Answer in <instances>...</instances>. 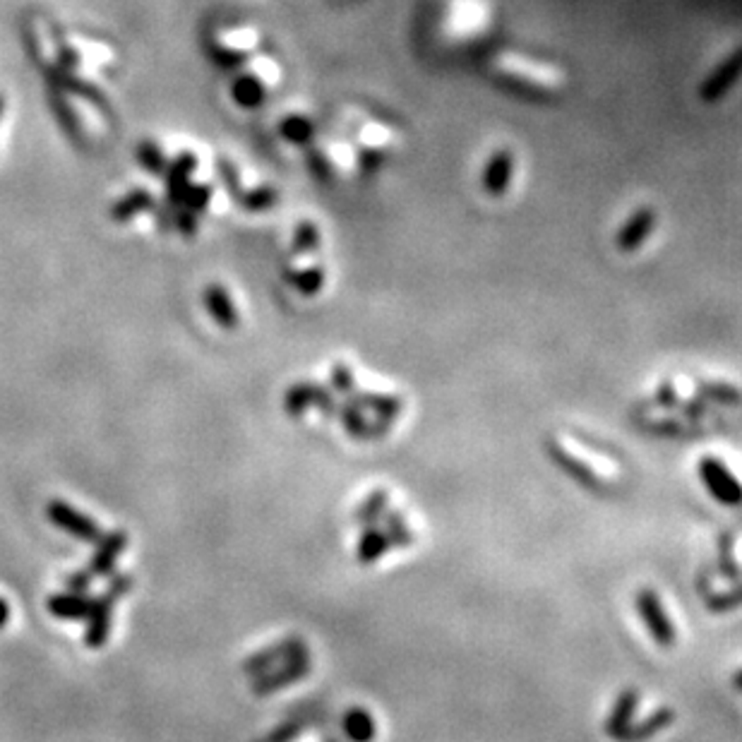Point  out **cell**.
I'll return each instance as SVG.
<instances>
[{"mask_svg": "<svg viewBox=\"0 0 742 742\" xmlns=\"http://www.w3.org/2000/svg\"><path fill=\"white\" fill-rule=\"evenodd\" d=\"M493 68L502 78L528 87L534 92H557L567 82L560 68H553V65L534 60V58L519 56V53H498L493 58Z\"/></svg>", "mask_w": 742, "mask_h": 742, "instance_id": "6da1fadb", "label": "cell"}, {"mask_svg": "<svg viewBox=\"0 0 742 742\" xmlns=\"http://www.w3.org/2000/svg\"><path fill=\"white\" fill-rule=\"evenodd\" d=\"M133 577L130 574H123V572H115L108 577L106 589L94 596L92 610L87 615V627H85V644L87 649H101L104 644L108 642V635H111V618H114L115 603L128 596L130 589H133Z\"/></svg>", "mask_w": 742, "mask_h": 742, "instance_id": "7a4b0ae2", "label": "cell"}, {"mask_svg": "<svg viewBox=\"0 0 742 742\" xmlns=\"http://www.w3.org/2000/svg\"><path fill=\"white\" fill-rule=\"evenodd\" d=\"M637 613L642 618L644 627L649 632V637L654 642L661 646V649H671L678 642V632H675V625L665 613L664 603L658 599V593L654 589H642L637 593Z\"/></svg>", "mask_w": 742, "mask_h": 742, "instance_id": "3957f363", "label": "cell"}, {"mask_svg": "<svg viewBox=\"0 0 742 742\" xmlns=\"http://www.w3.org/2000/svg\"><path fill=\"white\" fill-rule=\"evenodd\" d=\"M46 519L56 528H60L63 534L70 536V538H75L79 543H89V545H94L101 538V534H104L92 517L79 512L78 507H72L65 499H50L49 505H46Z\"/></svg>", "mask_w": 742, "mask_h": 742, "instance_id": "277c9868", "label": "cell"}, {"mask_svg": "<svg viewBox=\"0 0 742 742\" xmlns=\"http://www.w3.org/2000/svg\"><path fill=\"white\" fill-rule=\"evenodd\" d=\"M700 479L709 495L726 507L742 505V483L733 476L728 466L723 464L721 459L716 457H701L697 464Z\"/></svg>", "mask_w": 742, "mask_h": 742, "instance_id": "5b68a950", "label": "cell"}, {"mask_svg": "<svg viewBox=\"0 0 742 742\" xmlns=\"http://www.w3.org/2000/svg\"><path fill=\"white\" fill-rule=\"evenodd\" d=\"M310 671H313V658H310V651H306V654L289 658L286 664L277 665V668H271V671L262 673V675H257L252 680L250 690H252L255 697H271V694L281 692L286 687L306 680L310 675Z\"/></svg>", "mask_w": 742, "mask_h": 742, "instance_id": "8992f818", "label": "cell"}, {"mask_svg": "<svg viewBox=\"0 0 742 742\" xmlns=\"http://www.w3.org/2000/svg\"><path fill=\"white\" fill-rule=\"evenodd\" d=\"M128 548V531L125 528H111L104 531L101 538L94 543L92 555L87 563V570L92 572L96 579H108L118 570V560Z\"/></svg>", "mask_w": 742, "mask_h": 742, "instance_id": "52a82bcc", "label": "cell"}, {"mask_svg": "<svg viewBox=\"0 0 742 742\" xmlns=\"http://www.w3.org/2000/svg\"><path fill=\"white\" fill-rule=\"evenodd\" d=\"M306 651L307 644L303 642L300 637H284V639H279V642L270 644V646H264L262 651H257V654L245 658L243 665H241V671H243L245 675H250V678H257V675H262V673L271 671V668H277V665L286 664L289 658L300 656V654H306Z\"/></svg>", "mask_w": 742, "mask_h": 742, "instance_id": "ba28073f", "label": "cell"}, {"mask_svg": "<svg viewBox=\"0 0 742 742\" xmlns=\"http://www.w3.org/2000/svg\"><path fill=\"white\" fill-rule=\"evenodd\" d=\"M545 452H548L550 462L560 466L574 483H579V486L586 488V490H591V493H603V490H606V481L600 479V473L596 472L591 464H586L584 459H579L577 454H572V452L564 450L560 443L548 440V443H545Z\"/></svg>", "mask_w": 742, "mask_h": 742, "instance_id": "9c48e42d", "label": "cell"}, {"mask_svg": "<svg viewBox=\"0 0 742 742\" xmlns=\"http://www.w3.org/2000/svg\"><path fill=\"white\" fill-rule=\"evenodd\" d=\"M514 169H517V159L509 147H499L490 154L486 161L483 176H481V186L490 197H502L507 195L509 186H512Z\"/></svg>", "mask_w": 742, "mask_h": 742, "instance_id": "30bf717a", "label": "cell"}, {"mask_svg": "<svg viewBox=\"0 0 742 742\" xmlns=\"http://www.w3.org/2000/svg\"><path fill=\"white\" fill-rule=\"evenodd\" d=\"M656 209L642 207L632 212L620 226V231H618V236H615L618 250L620 252H637L644 245V241L656 231Z\"/></svg>", "mask_w": 742, "mask_h": 742, "instance_id": "8fae6325", "label": "cell"}, {"mask_svg": "<svg viewBox=\"0 0 742 742\" xmlns=\"http://www.w3.org/2000/svg\"><path fill=\"white\" fill-rule=\"evenodd\" d=\"M742 78V46L730 53L700 87V96L707 104H714L730 92V87Z\"/></svg>", "mask_w": 742, "mask_h": 742, "instance_id": "7c38bea8", "label": "cell"}, {"mask_svg": "<svg viewBox=\"0 0 742 742\" xmlns=\"http://www.w3.org/2000/svg\"><path fill=\"white\" fill-rule=\"evenodd\" d=\"M195 171H197V157L190 154V151H183L180 157L173 159L171 166L166 169V207L179 212Z\"/></svg>", "mask_w": 742, "mask_h": 742, "instance_id": "4fadbf2b", "label": "cell"}, {"mask_svg": "<svg viewBox=\"0 0 742 742\" xmlns=\"http://www.w3.org/2000/svg\"><path fill=\"white\" fill-rule=\"evenodd\" d=\"M639 701H642V694H639V690H635V687H627V690H622L620 697L615 700L613 709H610V714H608L606 719V736H610L613 740H622L625 737V733L629 730V726L635 723V716H637V709H639Z\"/></svg>", "mask_w": 742, "mask_h": 742, "instance_id": "5bb4252c", "label": "cell"}, {"mask_svg": "<svg viewBox=\"0 0 742 742\" xmlns=\"http://www.w3.org/2000/svg\"><path fill=\"white\" fill-rule=\"evenodd\" d=\"M202 303H205V310L212 315V320L222 329H236L241 325V315H238L236 303H234L231 293L222 284H209L202 291Z\"/></svg>", "mask_w": 742, "mask_h": 742, "instance_id": "9a60e30c", "label": "cell"}, {"mask_svg": "<svg viewBox=\"0 0 742 742\" xmlns=\"http://www.w3.org/2000/svg\"><path fill=\"white\" fill-rule=\"evenodd\" d=\"M92 593H78L68 589V591L49 596V600H46V610H49L53 618H58V620H87V615L92 610Z\"/></svg>", "mask_w": 742, "mask_h": 742, "instance_id": "2e32d148", "label": "cell"}, {"mask_svg": "<svg viewBox=\"0 0 742 742\" xmlns=\"http://www.w3.org/2000/svg\"><path fill=\"white\" fill-rule=\"evenodd\" d=\"M389 548H392V541H389L387 528L380 527V524H371V527H363V531L358 536L356 560L361 564L378 563L389 553Z\"/></svg>", "mask_w": 742, "mask_h": 742, "instance_id": "e0dca14e", "label": "cell"}, {"mask_svg": "<svg viewBox=\"0 0 742 742\" xmlns=\"http://www.w3.org/2000/svg\"><path fill=\"white\" fill-rule=\"evenodd\" d=\"M154 207H157V202H154L150 190L135 188V190H130V193L123 195L121 200L114 202V207L108 209V216H111L115 224H125L130 222V219H135V216L144 215V212H154Z\"/></svg>", "mask_w": 742, "mask_h": 742, "instance_id": "ac0fdd59", "label": "cell"}, {"mask_svg": "<svg viewBox=\"0 0 742 742\" xmlns=\"http://www.w3.org/2000/svg\"><path fill=\"white\" fill-rule=\"evenodd\" d=\"M673 723H675V711L668 707H658L656 711H651L646 719L632 723L622 740H627V742L649 740V737L658 736V733H664V730L671 728Z\"/></svg>", "mask_w": 742, "mask_h": 742, "instance_id": "d6986e66", "label": "cell"}, {"mask_svg": "<svg viewBox=\"0 0 742 742\" xmlns=\"http://www.w3.org/2000/svg\"><path fill=\"white\" fill-rule=\"evenodd\" d=\"M336 418L342 421L344 430H346L353 440H368V426H371V418H365V408L361 407V401H358L353 394L342 397Z\"/></svg>", "mask_w": 742, "mask_h": 742, "instance_id": "ffe728a7", "label": "cell"}, {"mask_svg": "<svg viewBox=\"0 0 742 742\" xmlns=\"http://www.w3.org/2000/svg\"><path fill=\"white\" fill-rule=\"evenodd\" d=\"M353 397L361 401V407L365 411H371L372 416L387 418V421H397L404 411V399L397 394H382V392H358L353 389Z\"/></svg>", "mask_w": 742, "mask_h": 742, "instance_id": "44dd1931", "label": "cell"}, {"mask_svg": "<svg viewBox=\"0 0 742 742\" xmlns=\"http://www.w3.org/2000/svg\"><path fill=\"white\" fill-rule=\"evenodd\" d=\"M317 385L320 382H296L284 392V411L291 416L293 421H298L306 416V411L315 408L317 399Z\"/></svg>", "mask_w": 742, "mask_h": 742, "instance_id": "7402d4cb", "label": "cell"}, {"mask_svg": "<svg viewBox=\"0 0 742 742\" xmlns=\"http://www.w3.org/2000/svg\"><path fill=\"white\" fill-rule=\"evenodd\" d=\"M694 392L704 397L709 404H719V407H742V389L728 382H714V380H697L694 382Z\"/></svg>", "mask_w": 742, "mask_h": 742, "instance_id": "603a6c76", "label": "cell"}, {"mask_svg": "<svg viewBox=\"0 0 742 742\" xmlns=\"http://www.w3.org/2000/svg\"><path fill=\"white\" fill-rule=\"evenodd\" d=\"M387 509H389V490H387V488H375V490L356 507L353 521H356L361 528L371 527V524H378V521L385 517Z\"/></svg>", "mask_w": 742, "mask_h": 742, "instance_id": "cb8c5ba5", "label": "cell"}, {"mask_svg": "<svg viewBox=\"0 0 742 742\" xmlns=\"http://www.w3.org/2000/svg\"><path fill=\"white\" fill-rule=\"evenodd\" d=\"M344 736L353 742H368L375 737V719L365 709H351L344 714Z\"/></svg>", "mask_w": 742, "mask_h": 742, "instance_id": "d4e9b609", "label": "cell"}, {"mask_svg": "<svg viewBox=\"0 0 742 742\" xmlns=\"http://www.w3.org/2000/svg\"><path fill=\"white\" fill-rule=\"evenodd\" d=\"M286 284H291L300 296H317L325 286V271L320 267H306V270L284 271Z\"/></svg>", "mask_w": 742, "mask_h": 742, "instance_id": "484cf974", "label": "cell"}, {"mask_svg": "<svg viewBox=\"0 0 742 742\" xmlns=\"http://www.w3.org/2000/svg\"><path fill=\"white\" fill-rule=\"evenodd\" d=\"M231 94H234V101H236L238 106L243 108H257L264 104V87L255 75H241L234 82Z\"/></svg>", "mask_w": 742, "mask_h": 742, "instance_id": "4316f807", "label": "cell"}, {"mask_svg": "<svg viewBox=\"0 0 742 742\" xmlns=\"http://www.w3.org/2000/svg\"><path fill=\"white\" fill-rule=\"evenodd\" d=\"M382 527L387 528L389 534V541H392V548H408L414 543V531L408 527L407 517L401 509H387L385 517H382Z\"/></svg>", "mask_w": 742, "mask_h": 742, "instance_id": "83f0119b", "label": "cell"}, {"mask_svg": "<svg viewBox=\"0 0 742 742\" xmlns=\"http://www.w3.org/2000/svg\"><path fill=\"white\" fill-rule=\"evenodd\" d=\"M279 133L284 140H289L291 144H307L315 137V123L306 115H289L284 121L279 123Z\"/></svg>", "mask_w": 742, "mask_h": 742, "instance_id": "f1b7e54d", "label": "cell"}, {"mask_svg": "<svg viewBox=\"0 0 742 742\" xmlns=\"http://www.w3.org/2000/svg\"><path fill=\"white\" fill-rule=\"evenodd\" d=\"M241 207L250 215H260V212H267V209H274L279 202V190L271 186H257L248 193H243L238 197Z\"/></svg>", "mask_w": 742, "mask_h": 742, "instance_id": "f546056e", "label": "cell"}, {"mask_svg": "<svg viewBox=\"0 0 742 742\" xmlns=\"http://www.w3.org/2000/svg\"><path fill=\"white\" fill-rule=\"evenodd\" d=\"M719 574L726 582H742V567L736 557V541L730 534L721 536V541H719Z\"/></svg>", "mask_w": 742, "mask_h": 742, "instance_id": "4dcf8cb0", "label": "cell"}, {"mask_svg": "<svg viewBox=\"0 0 742 742\" xmlns=\"http://www.w3.org/2000/svg\"><path fill=\"white\" fill-rule=\"evenodd\" d=\"M320 248V229L313 222H298L296 231H293V255H313Z\"/></svg>", "mask_w": 742, "mask_h": 742, "instance_id": "1f68e13d", "label": "cell"}, {"mask_svg": "<svg viewBox=\"0 0 742 742\" xmlns=\"http://www.w3.org/2000/svg\"><path fill=\"white\" fill-rule=\"evenodd\" d=\"M137 161H140V166H142L147 173H151V176H164L166 169H169L164 151L159 150V144L150 142V140H144V142H140V147H137Z\"/></svg>", "mask_w": 742, "mask_h": 742, "instance_id": "d6a6232c", "label": "cell"}, {"mask_svg": "<svg viewBox=\"0 0 742 742\" xmlns=\"http://www.w3.org/2000/svg\"><path fill=\"white\" fill-rule=\"evenodd\" d=\"M737 608H742V582H736L733 589L711 593L707 599V610L714 615L730 613V610H737Z\"/></svg>", "mask_w": 742, "mask_h": 742, "instance_id": "836d02e7", "label": "cell"}, {"mask_svg": "<svg viewBox=\"0 0 742 742\" xmlns=\"http://www.w3.org/2000/svg\"><path fill=\"white\" fill-rule=\"evenodd\" d=\"M56 79H58V85L65 87V89H70V92H75L78 96H82V99L94 101V104H101V106H106V99H104V96L96 92V87L87 85V82H82V79L75 78V75H70V72H58Z\"/></svg>", "mask_w": 742, "mask_h": 742, "instance_id": "e575fe53", "label": "cell"}, {"mask_svg": "<svg viewBox=\"0 0 742 742\" xmlns=\"http://www.w3.org/2000/svg\"><path fill=\"white\" fill-rule=\"evenodd\" d=\"M329 387H332L336 394H342V397L353 392V389H356V378H353L351 365H346L344 361L332 365V371H329Z\"/></svg>", "mask_w": 742, "mask_h": 742, "instance_id": "d590c367", "label": "cell"}, {"mask_svg": "<svg viewBox=\"0 0 742 742\" xmlns=\"http://www.w3.org/2000/svg\"><path fill=\"white\" fill-rule=\"evenodd\" d=\"M212 195H215V188L207 186V183H195V186L190 183L186 197H183V207L193 209V212L202 215V212H207L209 202H212Z\"/></svg>", "mask_w": 742, "mask_h": 742, "instance_id": "8d00e7d4", "label": "cell"}, {"mask_svg": "<svg viewBox=\"0 0 742 742\" xmlns=\"http://www.w3.org/2000/svg\"><path fill=\"white\" fill-rule=\"evenodd\" d=\"M680 401H682V397H680L678 387H675L673 380L661 382L656 392H654V404H656L658 408H664V411H675V408H680Z\"/></svg>", "mask_w": 742, "mask_h": 742, "instance_id": "74e56055", "label": "cell"}, {"mask_svg": "<svg viewBox=\"0 0 742 742\" xmlns=\"http://www.w3.org/2000/svg\"><path fill=\"white\" fill-rule=\"evenodd\" d=\"M209 56H212V60H215L219 68H224V70H234V68H238V65L245 60L243 50L231 49V46H219V43L212 46Z\"/></svg>", "mask_w": 742, "mask_h": 742, "instance_id": "f35d334b", "label": "cell"}, {"mask_svg": "<svg viewBox=\"0 0 742 742\" xmlns=\"http://www.w3.org/2000/svg\"><path fill=\"white\" fill-rule=\"evenodd\" d=\"M197 226H200V215L180 205L179 212H176V226H173V229L179 231L180 236L193 238L195 234H197Z\"/></svg>", "mask_w": 742, "mask_h": 742, "instance_id": "ab89813d", "label": "cell"}, {"mask_svg": "<svg viewBox=\"0 0 742 742\" xmlns=\"http://www.w3.org/2000/svg\"><path fill=\"white\" fill-rule=\"evenodd\" d=\"M94 574L89 570H75L70 572L68 577H65V589H70V591H78V593H92V584H94Z\"/></svg>", "mask_w": 742, "mask_h": 742, "instance_id": "60d3db41", "label": "cell"}, {"mask_svg": "<svg viewBox=\"0 0 742 742\" xmlns=\"http://www.w3.org/2000/svg\"><path fill=\"white\" fill-rule=\"evenodd\" d=\"M219 176H222L226 190L238 200V197L243 195V190H241V179H238L236 166L229 164V161H222V164H219Z\"/></svg>", "mask_w": 742, "mask_h": 742, "instance_id": "b9f144b4", "label": "cell"}, {"mask_svg": "<svg viewBox=\"0 0 742 742\" xmlns=\"http://www.w3.org/2000/svg\"><path fill=\"white\" fill-rule=\"evenodd\" d=\"M300 733H303V723L286 721V723H279L277 728L271 730L267 737H270V740H274V742H286V740H296Z\"/></svg>", "mask_w": 742, "mask_h": 742, "instance_id": "7bdbcfd3", "label": "cell"}, {"mask_svg": "<svg viewBox=\"0 0 742 742\" xmlns=\"http://www.w3.org/2000/svg\"><path fill=\"white\" fill-rule=\"evenodd\" d=\"M707 407L709 401L704 399V397H700V394L690 401H680V411H682V416L690 418V421H697V418H701V416L707 414Z\"/></svg>", "mask_w": 742, "mask_h": 742, "instance_id": "ee69618b", "label": "cell"}, {"mask_svg": "<svg viewBox=\"0 0 742 742\" xmlns=\"http://www.w3.org/2000/svg\"><path fill=\"white\" fill-rule=\"evenodd\" d=\"M380 161H382V154H380V151H363V154H361V169H365V171H375L380 166Z\"/></svg>", "mask_w": 742, "mask_h": 742, "instance_id": "f6af8a7d", "label": "cell"}, {"mask_svg": "<svg viewBox=\"0 0 742 742\" xmlns=\"http://www.w3.org/2000/svg\"><path fill=\"white\" fill-rule=\"evenodd\" d=\"M7 620H10V606L5 599H0V629L5 627Z\"/></svg>", "mask_w": 742, "mask_h": 742, "instance_id": "bcb514c9", "label": "cell"}, {"mask_svg": "<svg viewBox=\"0 0 742 742\" xmlns=\"http://www.w3.org/2000/svg\"><path fill=\"white\" fill-rule=\"evenodd\" d=\"M733 687H736L737 692H742V671H737L736 675H733Z\"/></svg>", "mask_w": 742, "mask_h": 742, "instance_id": "7dc6e473", "label": "cell"}, {"mask_svg": "<svg viewBox=\"0 0 742 742\" xmlns=\"http://www.w3.org/2000/svg\"><path fill=\"white\" fill-rule=\"evenodd\" d=\"M3 108H5V99H3V94H0V115H3Z\"/></svg>", "mask_w": 742, "mask_h": 742, "instance_id": "c3c4849f", "label": "cell"}]
</instances>
